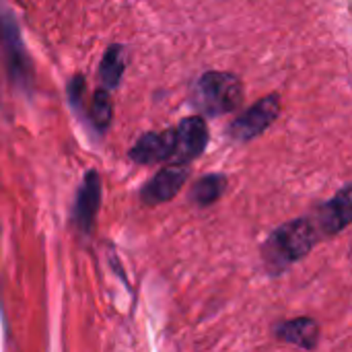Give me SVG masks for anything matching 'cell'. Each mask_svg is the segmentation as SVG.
Listing matches in <instances>:
<instances>
[{"instance_id": "obj_1", "label": "cell", "mask_w": 352, "mask_h": 352, "mask_svg": "<svg viewBox=\"0 0 352 352\" xmlns=\"http://www.w3.org/2000/svg\"><path fill=\"white\" fill-rule=\"evenodd\" d=\"M320 231L309 219H297L278 227L264 243L262 258L268 272L278 274L305 258L318 243Z\"/></svg>"}, {"instance_id": "obj_2", "label": "cell", "mask_w": 352, "mask_h": 352, "mask_svg": "<svg viewBox=\"0 0 352 352\" xmlns=\"http://www.w3.org/2000/svg\"><path fill=\"white\" fill-rule=\"evenodd\" d=\"M243 97L241 80L229 72H206L200 76L196 89H194V105L208 113V116H221L237 109Z\"/></svg>"}, {"instance_id": "obj_3", "label": "cell", "mask_w": 352, "mask_h": 352, "mask_svg": "<svg viewBox=\"0 0 352 352\" xmlns=\"http://www.w3.org/2000/svg\"><path fill=\"white\" fill-rule=\"evenodd\" d=\"M0 43L10 78L21 87H29L33 80V70L21 39L19 25L8 8H0Z\"/></svg>"}, {"instance_id": "obj_4", "label": "cell", "mask_w": 352, "mask_h": 352, "mask_svg": "<svg viewBox=\"0 0 352 352\" xmlns=\"http://www.w3.org/2000/svg\"><path fill=\"white\" fill-rule=\"evenodd\" d=\"M280 111V103L276 95H268L262 101H258L254 107H250L243 116H239L231 128L229 134L235 140H252L256 136H260L278 116Z\"/></svg>"}, {"instance_id": "obj_5", "label": "cell", "mask_w": 352, "mask_h": 352, "mask_svg": "<svg viewBox=\"0 0 352 352\" xmlns=\"http://www.w3.org/2000/svg\"><path fill=\"white\" fill-rule=\"evenodd\" d=\"M173 136H175V151H173L175 165H184L196 159L198 155H202V151L208 144V130L200 116L184 120L173 130Z\"/></svg>"}, {"instance_id": "obj_6", "label": "cell", "mask_w": 352, "mask_h": 352, "mask_svg": "<svg viewBox=\"0 0 352 352\" xmlns=\"http://www.w3.org/2000/svg\"><path fill=\"white\" fill-rule=\"evenodd\" d=\"M188 179V169L186 165H171L161 169L153 179L146 182V186L140 192V198L144 204H163L169 202L171 198H175L179 194V190L184 188Z\"/></svg>"}, {"instance_id": "obj_7", "label": "cell", "mask_w": 352, "mask_h": 352, "mask_svg": "<svg viewBox=\"0 0 352 352\" xmlns=\"http://www.w3.org/2000/svg\"><path fill=\"white\" fill-rule=\"evenodd\" d=\"M99 204H101V179L95 171H89L76 194L74 210H72V221L82 233H91Z\"/></svg>"}, {"instance_id": "obj_8", "label": "cell", "mask_w": 352, "mask_h": 352, "mask_svg": "<svg viewBox=\"0 0 352 352\" xmlns=\"http://www.w3.org/2000/svg\"><path fill=\"white\" fill-rule=\"evenodd\" d=\"M173 151H175L173 130L148 132L142 138H138V142L130 151V157L136 163L151 165V163H161V161H173Z\"/></svg>"}, {"instance_id": "obj_9", "label": "cell", "mask_w": 352, "mask_h": 352, "mask_svg": "<svg viewBox=\"0 0 352 352\" xmlns=\"http://www.w3.org/2000/svg\"><path fill=\"white\" fill-rule=\"evenodd\" d=\"M352 202H351V188H342L332 200H328L320 212H318V223H314L318 227V231H322L324 235H336L340 231H344L352 221Z\"/></svg>"}, {"instance_id": "obj_10", "label": "cell", "mask_w": 352, "mask_h": 352, "mask_svg": "<svg viewBox=\"0 0 352 352\" xmlns=\"http://www.w3.org/2000/svg\"><path fill=\"white\" fill-rule=\"evenodd\" d=\"M276 336L299 349L314 351L320 342V326L311 318H297L291 322H283L276 328Z\"/></svg>"}, {"instance_id": "obj_11", "label": "cell", "mask_w": 352, "mask_h": 352, "mask_svg": "<svg viewBox=\"0 0 352 352\" xmlns=\"http://www.w3.org/2000/svg\"><path fill=\"white\" fill-rule=\"evenodd\" d=\"M225 188H227V177L225 175H219V173L206 175L200 182H196V186L192 190V200L198 206H210L223 196Z\"/></svg>"}, {"instance_id": "obj_12", "label": "cell", "mask_w": 352, "mask_h": 352, "mask_svg": "<svg viewBox=\"0 0 352 352\" xmlns=\"http://www.w3.org/2000/svg\"><path fill=\"white\" fill-rule=\"evenodd\" d=\"M124 74V47L122 45H111L101 64V82L105 89H116L120 85V78Z\"/></svg>"}, {"instance_id": "obj_13", "label": "cell", "mask_w": 352, "mask_h": 352, "mask_svg": "<svg viewBox=\"0 0 352 352\" xmlns=\"http://www.w3.org/2000/svg\"><path fill=\"white\" fill-rule=\"evenodd\" d=\"M89 118H91V124L97 130H105L109 126V122H111V101H109L107 91H97L93 95Z\"/></svg>"}, {"instance_id": "obj_14", "label": "cell", "mask_w": 352, "mask_h": 352, "mask_svg": "<svg viewBox=\"0 0 352 352\" xmlns=\"http://www.w3.org/2000/svg\"><path fill=\"white\" fill-rule=\"evenodd\" d=\"M82 91H85V82H82V78H80V76H76V78H74V80L70 82V87H68V93H70V101H72L74 105H78V103H80Z\"/></svg>"}]
</instances>
